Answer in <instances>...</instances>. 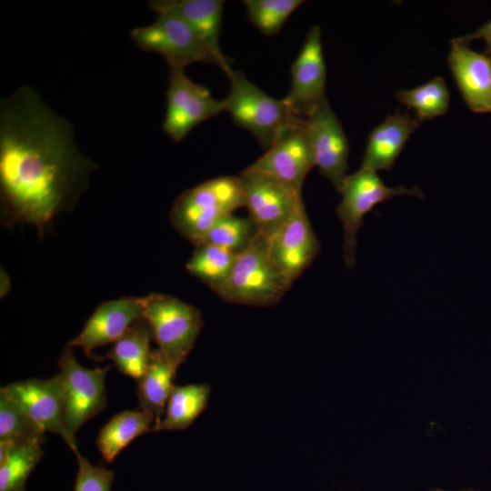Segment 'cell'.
<instances>
[{
    "label": "cell",
    "instance_id": "cell-1",
    "mask_svg": "<svg viewBox=\"0 0 491 491\" xmlns=\"http://www.w3.org/2000/svg\"><path fill=\"white\" fill-rule=\"evenodd\" d=\"M97 165L78 148L69 121L32 87L0 102V194L5 223L43 233L88 186Z\"/></svg>",
    "mask_w": 491,
    "mask_h": 491
},
{
    "label": "cell",
    "instance_id": "cell-2",
    "mask_svg": "<svg viewBox=\"0 0 491 491\" xmlns=\"http://www.w3.org/2000/svg\"><path fill=\"white\" fill-rule=\"evenodd\" d=\"M291 285L270 256L268 238L258 233L237 254L228 278L215 292L229 303L268 306L279 302Z\"/></svg>",
    "mask_w": 491,
    "mask_h": 491
},
{
    "label": "cell",
    "instance_id": "cell-3",
    "mask_svg": "<svg viewBox=\"0 0 491 491\" xmlns=\"http://www.w3.org/2000/svg\"><path fill=\"white\" fill-rule=\"evenodd\" d=\"M242 206L245 198L239 177L219 176L180 194L170 217L176 230L198 246L218 220Z\"/></svg>",
    "mask_w": 491,
    "mask_h": 491
},
{
    "label": "cell",
    "instance_id": "cell-4",
    "mask_svg": "<svg viewBox=\"0 0 491 491\" xmlns=\"http://www.w3.org/2000/svg\"><path fill=\"white\" fill-rule=\"evenodd\" d=\"M229 93L225 102L234 123L250 132L266 150L279 134L300 117L284 99L274 98L252 83L244 74L231 69Z\"/></svg>",
    "mask_w": 491,
    "mask_h": 491
},
{
    "label": "cell",
    "instance_id": "cell-5",
    "mask_svg": "<svg viewBox=\"0 0 491 491\" xmlns=\"http://www.w3.org/2000/svg\"><path fill=\"white\" fill-rule=\"evenodd\" d=\"M130 35L143 51L161 55L170 67L185 68L194 63L213 64L225 74L231 62L216 55L191 27L177 15L161 12L150 25L133 28Z\"/></svg>",
    "mask_w": 491,
    "mask_h": 491
},
{
    "label": "cell",
    "instance_id": "cell-6",
    "mask_svg": "<svg viewBox=\"0 0 491 491\" xmlns=\"http://www.w3.org/2000/svg\"><path fill=\"white\" fill-rule=\"evenodd\" d=\"M143 317L151 328L157 350L178 369L202 330L200 311L176 297L155 293L144 296Z\"/></svg>",
    "mask_w": 491,
    "mask_h": 491
},
{
    "label": "cell",
    "instance_id": "cell-7",
    "mask_svg": "<svg viewBox=\"0 0 491 491\" xmlns=\"http://www.w3.org/2000/svg\"><path fill=\"white\" fill-rule=\"evenodd\" d=\"M65 397V443L78 451L75 434L106 406L105 378L109 366L86 368L79 364L73 347L66 346L58 361Z\"/></svg>",
    "mask_w": 491,
    "mask_h": 491
},
{
    "label": "cell",
    "instance_id": "cell-8",
    "mask_svg": "<svg viewBox=\"0 0 491 491\" xmlns=\"http://www.w3.org/2000/svg\"><path fill=\"white\" fill-rule=\"evenodd\" d=\"M339 193L341 201L336 207V214L343 225L345 262L347 267L355 265L356 235L366 214L378 204L396 196L408 195L423 197V191L418 186L389 187L376 172L361 167L346 175Z\"/></svg>",
    "mask_w": 491,
    "mask_h": 491
},
{
    "label": "cell",
    "instance_id": "cell-9",
    "mask_svg": "<svg viewBox=\"0 0 491 491\" xmlns=\"http://www.w3.org/2000/svg\"><path fill=\"white\" fill-rule=\"evenodd\" d=\"M245 206L258 232L271 237L304 205L302 193L251 165L239 175Z\"/></svg>",
    "mask_w": 491,
    "mask_h": 491
},
{
    "label": "cell",
    "instance_id": "cell-10",
    "mask_svg": "<svg viewBox=\"0 0 491 491\" xmlns=\"http://www.w3.org/2000/svg\"><path fill=\"white\" fill-rule=\"evenodd\" d=\"M222 112L224 100H216L209 89L193 82L185 68L170 67L162 127L175 142L182 141L196 125Z\"/></svg>",
    "mask_w": 491,
    "mask_h": 491
},
{
    "label": "cell",
    "instance_id": "cell-11",
    "mask_svg": "<svg viewBox=\"0 0 491 491\" xmlns=\"http://www.w3.org/2000/svg\"><path fill=\"white\" fill-rule=\"evenodd\" d=\"M250 165L302 193L305 179L315 166L306 120L300 118L286 127Z\"/></svg>",
    "mask_w": 491,
    "mask_h": 491
},
{
    "label": "cell",
    "instance_id": "cell-12",
    "mask_svg": "<svg viewBox=\"0 0 491 491\" xmlns=\"http://www.w3.org/2000/svg\"><path fill=\"white\" fill-rule=\"evenodd\" d=\"M315 166L339 192L348 171L349 143L327 99L305 118Z\"/></svg>",
    "mask_w": 491,
    "mask_h": 491
},
{
    "label": "cell",
    "instance_id": "cell-13",
    "mask_svg": "<svg viewBox=\"0 0 491 491\" xmlns=\"http://www.w3.org/2000/svg\"><path fill=\"white\" fill-rule=\"evenodd\" d=\"M290 73V90L283 99L296 116L305 119L326 98V66L319 26L307 33Z\"/></svg>",
    "mask_w": 491,
    "mask_h": 491
},
{
    "label": "cell",
    "instance_id": "cell-14",
    "mask_svg": "<svg viewBox=\"0 0 491 491\" xmlns=\"http://www.w3.org/2000/svg\"><path fill=\"white\" fill-rule=\"evenodd\" d=\"M0 394L16 403L45 432L65 440V397L59 373L48 379L10 383L1 387Z\"/></svg>",
    "mask_w": 491,
    "mask_h": 491
},
{
    "label": "cell",
    "instance_id": "cell-15",
    "mask_svg": "<svg viewBox=\"0 0 491 491\" xmlns=\"http://www.w3.org/2000/svg\"><path fill=\"white\" fill-rule=\"evenodd\" d=\"M268 248L274 263L292 283L312 264L320 244L305 205L268 238Z\"/></svg>",
    "mask_w": 491,
    "mask_h": 491
},
{
    "label": "cell",
    "instance_id": "cell-16",
    "mask_svg": "<svg viewBox=\"0 0 491 491\" xmlns=\"http://www.w3.org/2000/svg\"><path fill=\"white\" fill-rule=\"evenodd\" d=\"M144 297H122L99 305L82 331L68 342L80 347L88 357L95 348L115 343L139 318L143 317Z\"/></svg>",
    "mask_w": 491,
    "mask_h": 491
},
{
    "label": "cell",
    "instance_id": "cell-17",
    "mask_svg": "<svg viewBox=\"0 0 491 491\" xmlns=\"http://www.w3.org/2000/svg\"><path fill=\"white\" fill-rule=\"evenodd\" d=\"M450 43L448 64L464 101L474 113L491 114V57L460 37Z\"/></svg>",
    "mask_w": 491,
    "mask_h": 491
},
{
    "label": "cell",
    "instance_id": "cell-18",
    "mask_svg": "<svg viewBox=\"0 0 491 491\" xmlns=\"http://www.w3.org/2000/svg\"><path fill=\"white\" fill-rule=\"evenodd\" d=\"M420 124L409 114L396 112L387 115L371 131L360 167L375 172L390 170Z\"/></svg>",
    "mask_w": 491,
    "mask_h": 491
},
{
    "label": "cell",
    "instance_id": "cell-19",
    "mask_svg": "<svg viewBox=\"0 0 491 491\" xmlns=\"http://www.w3.org/2000/svg\"><path fill=\"white\" fill-rule=\"evenodd\" d=\"M148 5L156 14L166 12L180 17L216 55L225 56L219 45L224 1L153 0Z\"/></svg>",
    "mask_w": 491,
    "mask_h": 491
},
{
    "label": "cell",
    "instance_id": "cell-20",
    "mask_svg": "<svg viewBox=\"0 0 491 491\" xmlns=\"http://www.w3.org/2000/svg\"><path fill=\"white\" fill-rule=\"evenodd\" d=\"M153 335L144 317L136 320L127 331L114 343V346L102 359L111 360L122 374L138 381L144 375L151 354Z\"/></svg>",
    "mask_w": 491,
    "mask_h": 491
},
{
    "label": "cell",
    "instance_id": "cell-21",
    "mask_svg": "<svg viewBox=\"0 0 491 491\" xmlns=\"http://www.w3.org/2000/svg\"><path fill=\"white\" fill-rule=\"evenodd\" d=\"M176 371L177 368L168 363L158 350H153L144 375L136 381L140 408L155 416V425L162 419L167 400L175 386Z\"/></svg>",
    "mask_w": 491,
    "mask_h": 491
},
{
    "label": "cell",
    "instance_id": "cell-22",
    "mask_svg": "<svg viewBox=\"0 0 491 491\" xmlns=\"http://www.w3.org/2000/svg\"><path fill=\"white\" fill-rule=\"evenodd\" d=\"M155 422V416L142 409L117 413L99 431L96 447L105 461L111 463L134 439L150 432Z\"/></svg>",
    "mask_w": 491,
    "mask_h": 491
},
{
    "label": "cell",
    "instance_id": "cell-23",
    "mask_svg": "<svg viewBox=\"0 0 491 491\" xmlns=\"http://www.w3.org/2000/svg\"><path fill=\"white\" fill-rule=\"evenodd\" d=\"M211 393L207 384L175 386L167 400L162 419L152 432L187 428L205 410Z\"/></svg>",
    "mask_w": 491,
    "mask_h": 491
},
{
    "label": "cell",
    "instance_id": "cell-24",
    "mask_svg": "<svg viewBox=\"0 0 491 491\" xmlns=\"http://www.w3.org/2000/svg\"><path fill=\"white\" fill-rule=\"evenodd\" d=\"M43 454L39 444L12 445L0 441V491H25L28 476Z\"/></svg>",
    "mask_w": 491,
    "mask_h": 491
},
{
    "label": "cell",
    "instance_id": "cell-25",
    "mask_svg": "<svg viewBox=\"0 0 491 491\" xmlns=\"http://www.w3.org/2000/svg\"><path fill=\"white\" fill-rule=\"evenodd\" d=\"M237 254L224 247L203 243L186 263V269L193 276L215 290L228 278Z\"/></svg>",
    "mask_w": 491,
    "mask_h": 491
},
{
    "label": "cell",
    "instance_id": "cell-26",
    "mask_svg": "<svg viewBox=\"0 0 491 491\" xmlns=\"http://www.w3.org/2000/svg\"><path fill=\"white\" fill-rule=\"evenodd\" d=\"M396 97L407 108L414 110L415 116L420 122L444 115L450 101L446 84L440 76H435L417 87L399 90Z\"/></svg>",
    "mask_w": 491,
    "mask_h": 491
},
{
    "label": "cell",
    "instance_id": "cell-27",
    "mask_svg": "<svg viewBox=\"0 0 491 491\" xmlns=\"http://www.w3.org/2000/svg\"><path fill=\"white\" fill-rule=\"evenodd\" d=\"M45 431L13 400L0 394V441L42 445Z\"/></svg>",
    "mask_w": 491,
    "mask_h": 491
},
{
    "label": "cell",
    "instance_id": "cell-28",
    "mask_svg": "<svg viewBox=\"0 0 491 491\" xmlns=\"http://www.w3.org/2000/svg\"><path fill=\"white\" fill-rule=\"evenodd\" d=\"M258 233L256 225L250 218L237 217L230 214L218 220L200 244L215 245L238 254L252 243Z\"/></svg>",
    "mask_w": 491,
    "mask_h": 491
},
{
    "label": "cell",
    "instance_id": "cell-29",
    "mask_svg": "<svg viewBox=\"0 0 491 491\" xmlns=\"http://www.w3.org/2000/svg\"><path fill=\"white\" fill-rule=\"evenodd\" d=\"M250 22L266 35H276L302 0H246Z\"/></svg>",
    "mask_w": 491,
    "mask_h": 491
},
{
    "label": "cell",
    "instance_id": "cell-30",
    "mask_svg": "<svg viewBox=\"0 0 491 491\" xmlns=\"http://www.w3.org/2000/svg\"><path fill=\"white\" fill-rule=\"evenodd\" d=\"M77 472L74 491H111L115 478L112 470L94 466L79 451L75 453Z\"/></svg>",
    "mask_w": 491,
    "mask_h": 491
},
{
    "label": "cell",
    "instance_id": "cell-31",
    "mask_svg": "<svg viewBox=\"0 0 491 491\" xmlns=\"http://www.w3.org/2000/svg\"><path fill=\"white\" fill-rule=\"evenodd\" d=\"M460 38L467 43L475 39H482L486 45V54L491 57V21L475 32L461 36Z\"/></svg>",
    "mask_w": 491,
    "mask_h": 491
},
{
    "label": "cell",
    "instance_id": "cell-32",
    "mask_svg": "<svg viewBox=\"0 0 491 491\" xmlns=\"http://www.w3.org/2000/svg\"><path fill=\"white\" fill-rule=\"evenodd\" d=\"M10 277L7 273L1 267L0 270V296L1 297L5 296V295L10 290Z\"/></svg>",
    "mask_w": 491,
    "mask_h": 491
},
{
    "label": "cell",
    "instance_id": "cell-33",
    "mask_svg": "<svg viewBox=\"0 0 491 491\" xmlns=\"http://www.w3.org/2000/svg\"><path fill=\"white\" fill-rule=\"evenodd\" d=\"M430 491H448V490H444V489L436 488V489H433V490H430ZM461 491H474V490H472V489H466V490H461Z\"/></svg>",
    "mask_w": 491,
    "mask_h": 491
}]
</instances>
